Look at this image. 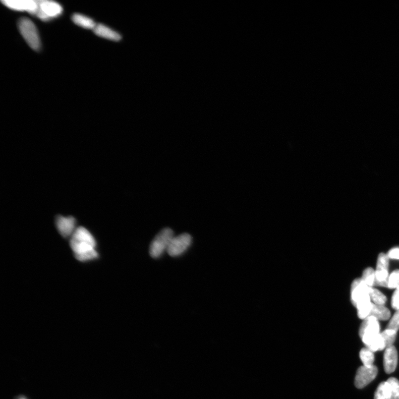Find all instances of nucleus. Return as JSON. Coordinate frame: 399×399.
<instances>
[{
	"mask_svg": "<svg viewBox=\"0 0 399 399\" xmlns=\"http://www.w3.org/2000/svg\"><path fill=\"white\" fill-rule=\"evenodd\" d=\"M70 245L75 257L79 261L92 260L98 257V252L95 250V239L86 228L79 227L76 228L70 239Z\"/></svg>",
	"mask_w": 399,
	"mask_h": 399,
	"instance_id": "1",
	"label": "nucleus"
},
{
	"mask_svg": "<svg viewBox=\"0 0 399 399\" xmlns=\"http://www.w3.org/2000/svg\"><path fill=\"white\" fill-rule=\"evenodd\" d=\"M18 28L28 45L36 51L41 49V44L38 30L29 18L22 17L18 22Z\"/></svg>",
	"mask_w": 399,
	"mask_h": 399,
	"instance_id": "2",
	"label": "nucleus"
},
{
	"mask_svg": "<svg viewBox=\"0 0 399 399\" xmlns=\"http://www.w3.org/2000/svg\"><path fill=\"white\" fill-rule=\"evenodd\" d=\"M174 233L170 228H164L154 238L149 247V254L153 259L161 257L167 251Z\"/></svg>",
	"mask_w": 399,
	"mask_h": 399,
	"instance_id": "3",
	"label": "nucleus"
},
{
	"mask_svg": "<svg viewBox=\"0 0 399 399\" xmlns=\"http://www.w3.org/2000/svg\"><path fill=\"white\" fill-rule=\"evenodd\" d=\"M380 326L378 319L368 317L361 324L359 335L366 346H368L380 334Z\"/></svg>",
	"mask_w": 399,
	"mask_h": 399,
	"instance_id": "4",
	"label": "nucleus"
},
{
	"mask_svg": "<svg viewBox=\"0 0 399 399\" xmlns=\"http://www.w3.org/2000/svg\"><path fill=\"white\" fill-rule=\"evenodd\" d=\"M38 9L35 15L44 21L57 17L62 14L63 8L60 4L53 1H37Z\"/></svg>",
	"mask_w": 399,
	"mask_h": 399,
	"instance_id": "5",
	"label": "nucleus"
},
{
	"mask_svg": "<svg viewBox=\"0 0 399 399\" xmlns=\"http://www.w3.org/2000/svg\"><path fill=\"white\" fill-rule=\"evenodd\" d=\"M191 243L190 234L186 233L181 234L172 238L167 251L171 257L179 256L187 250Z\"/></svg>",
	"mask_w": 399,
	"mask_h": 399,
	"instance_id": "6",
	"label": "nucleus"
},
{
	"mask_svg": "<svg viewBox=\"0 0 399 399\" xmlns=\"http://www.w3.org/2000/svg\"><path fill=\"white\" fill-rule=\"evenodd\" d=\"M378 368L375 365L371 367L362 366L356 372L355 379V386L358 389H362L367 386L376 378Z\"/></svg>",
	"mask_w": 399,
	"mask_h": 399,
	"instance_id": "7",
	"label": "nucleus"
},
{
	"mask_svg": "<svg viewBox=\"0 0 399 399\" xmlns=\"http://www.w3.org/2000/svg\"><path fill=\"white\" fill-rule=\"evenodd\" d=\"M2 3L11 10L27 11L32 15H35L38 9V2L34 0H3Z\"/></svg>",
	"mask_w": 399,
	"mask_h": 399,
	"instance_id": "8",
	"label": "nucleus"
},
{
	"mask_svg": "<svg viewBox=\"0 0 399 399\" xmlns=\"http://www.w3.org/2000/svg\"><path fill=\"white\" fill-rule=\"evenodd\" d=\"M389 257L383 253H380L377 270L375 271L374 285L379 286L380 283L388 280Z\"/></svg>",
	"mask_w": 399,
	"mask_h": 399,
	"instance_id": "9",
	"label": "nucleus"
},
{
	"mask_svg": "<svg viewBox=\"0 0 399 399\" xmlns=\"http://www.w3.org/2000/svg\"><path fill=\"white\" fill-rule=\"evenodd\" d=\"M56 223L59 232L65 238L72 236L76 231V220L73 217H58Z\"/></svg>",
	"mask_w": 399,
	"mask_h": 399,
	"instance_id": "10",
	"label": "nucleus"
},
{
	"mask_svg": "<svg viewBox=\"0 0 399 399\" xmlns=\"http://www.w3.org/2000/svg\"><path fill=\"white\" fill-rule=\"evenodd\" d=\"M371 288L361 279H357L353 281L351 285V300L355 307L360 299L369 294Z\"/></svg>",
	"mask_w": 399,
	"mask_h": 399,
	"instance_id": "11",
	"label": "nucleus"
},
{
	"mask_svg": "<svg viewBox=\"0 0 399 399\" xmlns=\"http://www.w3.org/2000/svg\"><path fill=\"white\" fill-rule=\"evenodd\" d=\"M398 351L395 346L388 347L384 354V368L385 372L391 374L396 370L398 364Z\"/></svg>",
	"mask_w": 399,
	"mask_h": 399,
	"instance_id": "12",
	"label": "nucleus"
},
{
	"mask_svg": "<svg viewBox=\"0 0 399 399\" xmlns=\"http://www.w3.org/2000/svg\"><path fill=\"white\" fill-rule=\"evenodd\" d=\"M93 31L98 36L107 40L119 41L121 39V36L118 32L103 24L97 25Z\"/></svg>",
	"mask_w": 399,
	"mask_h": 399,
	"instance_id": "13",
	"label": "nucleus"
},
{
	"mask_svg": "<svg viewBox=\"0 0 399 399\" xmlns=\"http://www.w3.org/2000/svg\"><path fill=\"white\" fill-rule=\"evenodd\" d=\"M372 304L370 302L369 294L365 295L364 297L359 300L356 305V307L358 309L359 318L361 319H365L369 317L371 309L372 308Z\"/></svg>",
	"mask_w": 399,
	"mask_h": 399,
	"instance_id": "14",
	"label": "nucleus"
},
{
	"mask_svg": "<svg viewBox=\"0 0 399 399\" xmlns=\"http://www.w3.org/2000/svg\"><path fill=\"white\" fill-rule=\"evenodd\" d=\"M72 20L75 24L86 29L93 30L97 25L92 18L81 15V14H74L72 17Z\"/></svg>",
	"mask_w": 399,
	"mask_h": 399,
	"instance_id": "15",
	"label": "nucleus"
},
{
	"mask_svg": "<svg viewBox=\"0 0 399 399\" xmlns=\"http://www.w3.org/2000/svg\"><path fill=\"white\" fill-rule=\"evenodd\" d=\"M373 317L379 320L387 321L391 317V312L389 310L381 305L372 304L369 317Z\"/></svg>",
	"mask_w": 399,
	"mask_h": 399,
	"instance_id": "16",
	"label": "nucleus"
},
{
	"mask_svg": "<svg viewBox=\"0 0 399 399\" xmlns=\"http://www.w3.org/2000/svg\"><path fill=\"white\" fill-rule=\"evenodd\" d=\"M374 399H391V391L387 382L380 384L375 392Z\"/></svg>",
	"mask_w": 399,
	"mask_h": 399,
	"instance_id": "17",
	"label": "nucleus"
},
{
	"mask_svg": "<svg viewBox=\"0 0 399 399\" xmlns=\"http://www.w3.org/2000/svg\"><path fill=\"white\" fill-rule=\"evenodd\" d=\"M360 358L365 367H371L373 365L374 355L372 351L367 348H364L360 351Z\"/></svg>",
	"mask_w": 399,
	"mask_h": 399,
	"instance_id": "18",
	"label": "nucleus"
},
{
	"mask_svg": "<svg viewBox=\"0 0 399 399\" xmlns=\"http://www.w3.org/2000/svg\"><path fill=\"white\" fill-rule=\"evenodd\" d=\"M369 294L370 298L373 300L375 304L384 306V304L387 302L386 295L380 292L378 289L371 288Z\"/></svg>",
	"mask_w": 399,
	"mask_h": 399,
	"instance_id": "19",
	"label": "nucleus"
},
{
	"mask_svg": "<svg viewBox=\"0 0 399 399\" xmlns=\"http://www.w3.org/2000/svg\"><path fill=\"white\" fill-rule=\"evenodd\" d=\"M397 333L394 331L386 330L380 333L384 341L385 344H386V348L393 346L394 342L396 339Z\"/></svg>",
	"mask_w": 399,
	"mask_h": 399,
	"instance_id": "20",
	"label": "nucleus"
},
{
	"mask_svg": "<svg viewBox=\"0 0 399 399\" xmlns=\"http://www.w3.org/2000/svg\"><path fill=\"white\" fill-rule=\"evenodd\" d=\"M387 382L389 384L391 393V399H399V382L395 378H389Z\"/></svg>",
	"mask_w": 399,
	"mask_h": 399,
	"instance_id": "21",
	"label": "nucleus"
},
{
	"mask_svg": "<svg viewBox=\"0 0 399 399\" xmlns=\"http://www.w3.org/2000/svg\"><path fill=\"white\" fill-rule=\"evenodd\" d=\"M361 279L364 282L365 284L372 287L374 285V281L375 279V271L372 269L367 268L365 269L363 274L362 278Z\"/></svg>",
	"mask_w": 399,
	"mask_h": 399,
	"instance_id": "22",
	"label": "nucleus"
},
{
	"mask_svg": "<svg viewBox=\"0 0 399 399\" xmlns=\"http://www.w3.org/2000/svg\"><path fill=\"white\" fill-rule=\"evenodd\" d=\"M399 286V270H396L389 277L388 288H397Z\"/></svg>",
	"mask_w": 399,
	"mask_h": 399,
	"instance_id": "23",
	"label": "nucleus"
},
{
	"mask_svg": "<svg viewBox=\"0 0 399 399\" xmlns=\"http://www.w3.org/2000/svg\"><path fill=\"white\" fill-rule=\"evenodd\" d=\"M399 329V310L396 312L391 321H390L387 330L398 332Z\"/></svg>",
	"mask_w": 399,
	"mask_h": 399,
	"instance_id": "24",
	"label": "nucleus"
},
{
	"mask_svg": "<svg viewBox=\"0 0 399 399\" xmlns=\"http://www.w3.org/2000/svg\"><path fill=\"white\" fill-rule=\"evenodd\" d=\"M392 307L394 309L399 310V286L394 292L392 300Z\"/></svg>",
	"mask_w": 399,
	"mask_h": 399,
	"instance_id": "25",
	"label": "nucleus"
},
{
	"mask_svg": "<svg viewBox=\"0 0 399 399\" xmlns=\"http://www.w3.org/2000/svg\"><path fill=\"white\" fill-rule=\"evenodd\" d=\"M390 259L399 260V248H394L388 252Z\"/></svg>",
	"mask_w": 399,
	"mask_h": 399,
	"instance_id": "26",
	"label": "nucleus"
},
{
	"mask_svg": "<svg viewBox=\"0 0 399 399\" xmlns=\"http://www.w3.org/2000/svg\"><path fill=\"white\" fill-rule=\"evenodd\" d=\"M26 399V398H24V397H21V398H19V399Z\"/></svg>",
	"mask_w": 399,
	"mask_h": 399,
	"instance_id": "27",
	"label": "nucleus"
}]
</instances>
